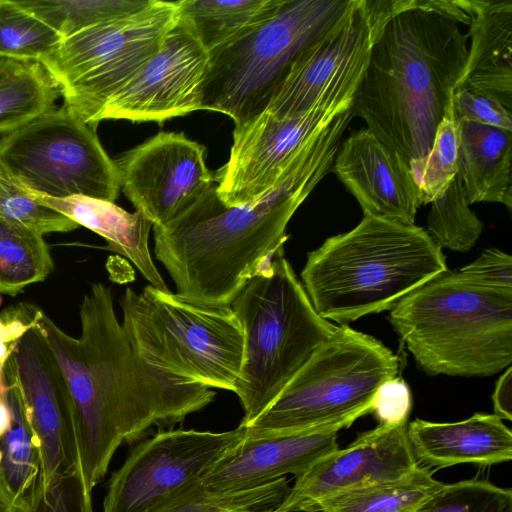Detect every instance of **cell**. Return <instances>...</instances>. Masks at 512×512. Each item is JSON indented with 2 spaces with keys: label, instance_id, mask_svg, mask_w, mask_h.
Here are the masks:
<instances>
[{
  "label": "cell",
  "instance_id": "25",
  "mask_svg": "<svg viewBox=\"0 0 512 512\" xmlns=\"http://www.w3.org/2000/svg\"><path fill=\"white\" fill-rule=\"evenodd\" d=\"M59 96V85L41 63L0 57V133L56 108Z\"/></svg>",
  "mask_w": 512,
  "mask_h": 512
},
{
  "label": "cell",
  "instance_id": "38",
  "mask_svg": "<svg viewBox=\"0 0 512 512\" xmlns=\"http://www.w3.org/2000/svg\"><path fill=\"white\" fill-rule=\"evenodd\" d=\"M494 414L500 419L512 420V368L509 366L498 378L492 395Z\"/></svg>",
  "mask_w": 512,
  "mask_h": 512
},
{
  "label": "cell",
  "instance_id": "16",
  "mask_svg": "<svg viewBox=\"0 0 512 512\" xmlns=\"http://www.w3.org/2000/svg\"><path fill=\"white\" fill-rule=\"evenodd\" d=\"M208 64L209 52L179 16L159 50L106 103L99 122L162 123L201 110V86Z\"/></svg>",
  "mask_w": 512,
  "mask_h": 512
},
{
  "label": "cell",
  "instance_id": "10",
  "mask_svg": "<svg viewBox=\"0 0 512 512\" xmlns=\"http://www.w3.org/2000/svg\"><path fill=\"white\" fill-rule=\"evenodd\" d=\"M176 1L145 9L67 38L40 63L61 89L64 107L96 127L106 103L159 50L179 20Z\"/></svg>",
  "mask_w": 512,
  "mask_h": 512
},
{
  "label": "cell",
  "instance_id": "13",
  "mask_svg": "<svg viewBox=\"0 0 512 512\" xmlns=\"http://www.w3.org/2000/svg\"><path fill=\"white\" fill-rule=\"evenodd\" d=\"M371 47L363 0H351L348 9L298 54L265 111L281 119L318 104L354 99Z\"/></svg>",
  "mask_w": 512,
  "mask_h": 512
},
{
  "label": "cell",
  "instance_id": "1",
  "mask_svg": "<svg viewBox=\"0 0 512 512\" xmlns=\"http://www.w3.org/2000/svg\"><path fill=\"white\" fill-rule=\"evenodd\" d=\"M49 343L70 394L82 470L89 490L103 479L123 444L152 427L172 429L214 400L202 384L145 362L119 322L110 287L93 283L79 307L81 334L72 337L40 308L23 305Z\"/></svg>",
  "mask_w": 512,
  "mask_h": 512
},
{
  "label": "cell",
  "instance_id": "26",
  "mask_svg": "<svg viewBox=\"0 0 512 512\" xmlns=\"http://www.w3.org/2000/svg\"><path fill=\"white\" fill-rule=\"evenodd\" d=\"M284 0H177L180 18L210 52L269 19Z\"/></svg>",
  "mask_w": 512,
  "mask_h": 512
},
{
  "label": "cell",
  "instance_id": "4",
  "mask_svg": "<svg viewBox=\"0 0 512 512\" xmlns=\"http://www.w3.org/2000/svg\"><path fill=\"white\" fill-rule=\"evenodd\" d=\"M447 271L442 248L423 228L364 216L352 230L309 252L301 278L319 316L348 325L393 309Z\"/></svg>",
  "mask_w": 512,
  "mask_h": 512
},
{
  "label": "cell",
  "instance_id": "29",
  "mask_svg": "<svg viewBox=\"0 0 512 512\" xmlns=\"http://www.w3.org/2000/svg\"><path fill=\"white\" fill-rule=\"evenodd\" d=\"M286 477L248 489L213 492L197 479L150 512H228L276 508L289 492Z\"/></svg>",
  "mask_w": 512,
  "mask_h": 512
},
{
  "label": "cell",
  "instance_id": "41",
  "mask_svg": "<svg viewBox=\"0 0 512 512\" xmlns=\"http://www.w3.org/2000/svg\"><path fill=\"white\" fill-rule=\"evenodd\" d=\"M273 509L269 510H233L228 512H272Z\"/></svg>",
  "mask_w": 512,
  "mask_h": 512
},
{
  "label": "cell",
  "instance_id": "12",
  "mask_svg": "<svg viewBox=\"0 0 512 512\" xmlns=\"http://www.w3.org/2000/svg\"><path fill=\"white\" fill-rule=\"evenodd\" d=\"M245 434L242 424L224 432L159 430L139 442L112 474L103 512H150L200 479Z\"/></svg>",
  "mask_w": 512,
  "mask_h": 512
},
{
  "label": "cell",
  "instance_id": "23",
  "mask_svg": "<svg viewBox=\"0 0 512 512\" xmlns=\"http://www.w3.org/2000/svg\"><path fill=\"white\" fill-rule=\"evenodd\" d=\"M6 359L0 363V505L3 512H23L36 486L39 453L19 391L6 379Z\"/></svg>",
  "mask_w": 512,
  "mask_h": 512
},
{
  "label": "cell",
  "instance_id": "19",
  "mask_svg": "<svg viewBox=\"0 0 512 512\" xmlns=\"http://www.w3.org/2000/svg\"><path fill=\"white\" fill-rule=\"evenodd\" d=\"M331 170L364 216L415 225L421 204L410 165L369 129L352 133L342 143Z\"/></svg>",
  "mask_w": 512,
  "mask_h": 512
},
{
  "label": "cell",
  "instance_id": "8",
  "mask_svg": "<svg viewBox=\"0 0 512 512\" xmlns=\"http://www.w3.org/2000/svg\"><path fill=\"white\" fill-rule=\"evenodd\" d=\"M398 372V357L381 341L348 325H339L276 399L244 426L253 434L300 431L336 423L351 426L372 413L378 388Z\"/></svg>",
  "mask_w": 512,
  "mask_h": 512
},
{
  "label": "cell",
  "instance_id": "18",
  "mask_svg": "<svg viewBox=\"0 0 512 512\" xmlns=\"http://www.w3.org/2000/svg\"><path fill=\"white\" fill-rule=\"evenodd\" d=\"M350 427L336 423L307 430L248 433L200 478L209 491L252 488L285 477L298 476L338 449V431ZM246 428V427H245Z\"/></svg>",
  "mask_w": 512,
  "mask_h": 512
},
{
  "label": "cell",
  "instance_id": "39",
  "mask_svg": "<svg viewBox=\"0 0 512 512\" xmlns=\"http://www.w3.org/2000/svg\"><path fill=\"white\" fill-rule=\"evenodd\" d=\"M0 341L7 344H10L14 341L7 327V324L2 319H0Z\"/></svg>",
  "mask_w": 512,
  "mask_h": 512
},
{
  "label": "cell",
  "instance_id": "43",
  "mask_svg": "<svg viewBox=\"0 0 512 512\" xmlns=\"http://www.w3.org/2000/svg\"><path fill=\"white\" fill-rule=\"evenodd\" d=\"M0 512H3L2 508H1V505H0Z\"/></svg>",
  "mask_w": 512,
  "mask_h": 512
},
{
  "label": "cell",
  "instance_id": "33",
  "mask_svg": "<svg viewBox=\"0 0 512 512\" xmlns=\"http://www.w3.org/2000/svg\"><path fill=\"white\" fill-rule=\"evenodd\" d=\"M421 205L440 197L458 173V138L452 100L445 109L428 154L409 163Z\"/></svg>",
  "mask_w": 512,
  "mask_h": 512
},
{
  "label": "cell",
  "instance_id": "6",
  "mask_svg": "<svg viewBox=\"0 0 512 512\" xmlns=\"http://www.w3.org/2000/svg\"><path fill=\"white\" fill-rule=\"evenodd\" d=\"M244 332L234 393L240 424L257 418L337 326L322 318L280 247L231 304Z\"/></svg>",
  "mask_w": 512,
  "mask_h": 512
},
{
  "label": "cell",
  "instance_id": "17",
  "mask_svg": "<svg viewBox=\"0 0 512 512\" xmlns=\"http://www.w3.org/2000/svg\"><path fill=\"white\" fill-rule=\"evenodd\" d=\"M407 426L378 424L347 447L324 456L296 476L272 512H319L331 497L409 475L420 465L412 452Z\"/></svg>",
  "mask_w": 512,
  "mask_h": 512
},
{
  "label": "cell",
  "instance_id": "3",
  "mask_svg": "<svg viewBox=\"0 0 512 512\" xmlns=\"http://www.w3.org/2000/svg\"><path fill=\"white\" fill-rule=\"evenodd\" d=\"M456 0H412L374 40L352 112L408 163L424 158L467 57Z\"/></svg>",
  "mask_w": 512,
  "mask_h": 512
},
{
  "label": "cell",
  "instance_id": "2",
  "mask_svg": "<svg viewBox=\"0 0 512 512\" xmlns=\"http://www.w3.org/2000/svg\"><path fill=\"white\" fill-rule=\"evenodd\" d=\"M347 126V119L338 116L319 130L257 201L227 206L214 184L179 217L153 226L154 253L176 293L231 306L246 283L284 246L290 219L331 170Z\"/></svg>",
  "mask_w": 512,
  "mask_h": 512
},
{
  "label": "cell",
  "instance_id": "30",
  "mask_svg": "<svg viewBox=\"0 0 512 512\" xmlns=\"http://www.w3.org/2000/svg\"><path fill=\"white\" fill-rule=\"evenodd\" d=\"M153 0H37L18 5L46 23L63 38L89 27L127 17Z\"/></svg>",
  "mask_w": 512,
  "mask_h": 512
},
{
  "label": "cell",
  "instance_id": "15",
  "mask_svg": "<svg viewBox=\"0 0 512 512\" xmlns=\"http://www.w3.org/2000/svg\"><path fill=\"white\" fill-rule=\"evenodd\" d=\"M205 154L183 132H159L114 160L120 190L153 226L165 225L215 184Z\"/></svg>",
  "mask_w": 512,
  "mask_h": 512
},
{
  "label": "cell",
  "instance_id": "7",
  "mask_svg": "<svg viewBox=\"0 0 512 512\" xmlns=\"http://www.w3.org/2000/svg\"><path fill=\"white\" fill-rule=\"evenodd\" d=\"M122 327L145 362L186 381L234 392L244 348L231 306L203 303L151 285L127 287Z\"/></svg>",
  "mask_w": 512,
  "mask_h": 512
},
{
  "label": "cell",
  "instance_id": "36",
  "mask_svg": "<svg viewBox=\"0 0 512 512\" xmlns=\"http://www.w3.org/2000/svg\"><path fill=\"white\" fill-rule=\"evenodd\" d=\"M458 273L480 286L512 290V258L496 248L483 251L477 259L462 267Z\"/></svg>",
  "mask_w": 512,
  "mask_h": 512
},
{
  "label": "cell",
  "instance_id": "22",
  "mask_svg": "<svg viewBox=\"0 0 512 512\" xmlns=\"http://www.w3.org/2000/svg\"><path fill=\"white\" fill-rule=\"evenodd\" d=\"M29 194L79 226L103 237L108 243L107 248L130 260L151 286L169 290L149 250L153 224L140 211L130 213L114 202L81 195L51 198Z\"/></svg>",
  "mask_w": 512,
  "mask_h": 512
},
{
  "label": "cell",
  "instance_id": "9",
  "mask_svg": "<svg viewBox=\"0 0 512 512\" xmlns=\"http://www.w3.org/2000/svg\"><path fill=\"white\" fill-rule=\"evenodd\" d=\"M351 0H284L267 20L209 52L201 110L234 126L263 113L295 58L350 6Z\"/></svg>",
  "mask_w": 512,
  "mask_h": 512
},
{
  "label": "cell",
  "instance_id": "11",
  "mask_svg": "<svg viewBox=\"0 0 512 512\" xmlns=\"http://www.w3.org/2000/svg\"><path fill=\"white\" fill-rule=\"evenodd\" d=\"M0 170L27 192L51 198L81 195L114 202L116 164L95 127L54 108L0 139Z\"/></svg>",
  "mask_w": 512,
  "mask_h": 512
},
{
  "label": "cell",
  "instance_id": "21",
  "mask_svg": "<svg viewBox=\"0 0 512 512\" xmlns=\"http://www.w3.org/2000/svg\"><path fill=\"white\" fill-rule=\"evenodd\" d=\"M407 434L416 461L429 468L491 466L512 459V432L495 414L475 413L449 423L416 419L408 423Z\"/></svg>",
  "mask_w": 512,
  "mask_h": 512
},
{
  "label": "cell",
  "instance_id": "20",
  "mask_svg": "<svg viewBox=\"0 0 512 512\" xmlns=\"http://www.w3.org/2000/svg\"><path fill=\"white\" fill-rule=\"evenodd\" d=\"M470 17L471 46L455 88L512 110V1L456 0Z\"/></svg>",
  "mask_w": 512,
  "mask_h": 512
},
{
  "label": "cell",
  "instance_id": "37",
  "mask_svg": "<svg viewBox=\"0 0 512 512\" xmlns=\"http://www.w3.org/2000/svg\"><path fill=\"white\" fill-rule=\"evenodd\" d=\"M411 410V392L399 376L385 381L378 388L373 411L379 425L398 426L408 423Z\"/></svg>",
  "mask_w": 512,
  "mask_h": 512
},
{
  "label": "cell",
  "instance_id": "42",
  "mask_svg": "<svg viewBox=\"0 0 512 512\" xmlns=\"http://www.w3.org/2000/svg\"><path fill=\"white\" fill-rule=\"evenodd\" d=\"M1 178H2V171L0 170V192H1Z\"/></svg>",
  "mask_w": 512,
  "mask_h": 512
},
{
  "label": "cell",
  "instance_id": "14",
  "mask_svg": "<svg viewBox=\"0 0 512 512\" xmlns=\"http://www.w3.org/2000/svg\"><path fill=\"white\" fill-rule=\"evenodd\" d=\"M353 102L318 104L281 119L264 111L234 126L229 159L214 172L221 201L227 206H240L263 197L311 137L352 108Z\"/></svg>",
  "mask_w": 512,
  "mask_h": 512
},
{
  "label": "cell",
  "instance_id": "28",
  "mask_svg": "<svg viewBox=\"0 0 512 512\" xmlns=\"http://www.w3.org/2000/svg\"><path fill=\"white\" fill-rule=\"evenodd\" d=\"M53 270L43 236L0 216V293L15 296Z\"/></svg>",
  "mask_w": 512,
  "mask_h": 512
},
{
  "label": "cell",
  "instance_id": "24",
  "mask_svg": "<svg viewBox=\"0 0 512 512\" xmlns=\"http://www.w3.org/2000/svg\"><path fill=\"white\" fill-rule=\"evenodd\" d=\"M458 173L469 204L512 207V131L457 120Z\"/></svg>",
  "mask_w": 512,
  "mask_h": 512
},
{
  "label": "cell",
  "instance_id": "5",
  "mask_svg": "<svg viewBox=\"0 0 512 512\" xmlns=\"http://www.w3.org/2000/svg\"><path fill=\"white\" fill-rule=\"evenodd\" d=\"M388 320L429 375L487 377L511 366L512 290L447 271L402 298Z\"/></svg>",
  "mask_w": 512,
  "mask_h": 512
},
{
  "label": "cell",
  "instance_id": "31",
  "mask_svg": "<svg viewBox=\"0 0 512 512\" xmlns=\"http://www.w3.org/2000/svg\"><path fill=\"white\" fill-rule=\"evenodd\" d=\"M430 204L426 231L431 239L440 248L469 251L480 238L483 223L469 208L459 173L446 191Z\"/></svg>",
  "mask_w": 512,
  "mask_h": 512
},
{
  "label": "cell",
  "instance_id": "35",
  "mask_svg": "<svg viewBox=\"0 0 512 512\" xmlns=\"http://www.w3.org/2000/svg\"><path fill=\"white\" fill-rule=\"evenodd\" d=\"M455 121L468 120L478 124L512 131V110L499 102L455 88L452 96Z\"/></svg>",
  "mask_w": 512,
  "mask_h": 512
},
{
  "label": "cell",
  "instance_id": "44",
  "mask_svg": "<svg viewBox=\"0 0 512 512\" xmlns=\"http://www.w3.org/2000/svg\"><path fill=\"white\" fill-rule=\"evenodd\" d=\"M1 302H2V299H1V296H0V305H1Z\"/></svg>",
  "mask_w": 512,
  "mask_h": 512
},
{
  "label": "cell",
  "instance_id": "40",
  "mask_svg": "<svg viewBox=\"0 0 512 512\" xmlns=\"http://www.w3.org/2000/svg\"><path fill=\"white\" fill-rule=\"evenodd\" d=\"M9 354V345L0 341V363L7 358Z\"/></svg>",
  "mask_w": 512,
  "mask_h": 512
},
{
  "label": "cell",
  "instance_id": "27",
  "mask_svg": "<svg viewBox=\"0 0 512 512\" xmlns=\"http://www.w3.org/2000/svg\"><path fill=\"white\" fill-rule=\"evenodd\" d=\"M443 486L429 467L419 466L398 480L331 497L322 503L319 512H414Z\"/></svg>",
  "mask_w": 512,
  "mask_h": 512
},
{
  "label": "cell",
  "instance_id": "34",
  "mask_svg": "<svg viewBox=\"0 0 512 512\" xmlns=\"http://www.w3.org/2000/svg\"><path fill=\"white\" fill-rule=\"evenodd\" d=\"M414 512H512V490L481 479L444 484Z\"/></svg>",
  "mask_w": 512,
  "mask_h": 512
},
{
  "label": "cell",
  "instance_id": "32",
  "mask_svg": "<svg viewBox=\"0 0 512 512\" xmlns=\"http://www.w3.org/2000/svg\"><path fill=\"white\" fill-rule=\"evenodd\" d=\"M63 39L17 1L0 0V57L40 63Z\"/></svg>",
  "mask_w": 512,
  "mask_h": 512
}]
</instances>
